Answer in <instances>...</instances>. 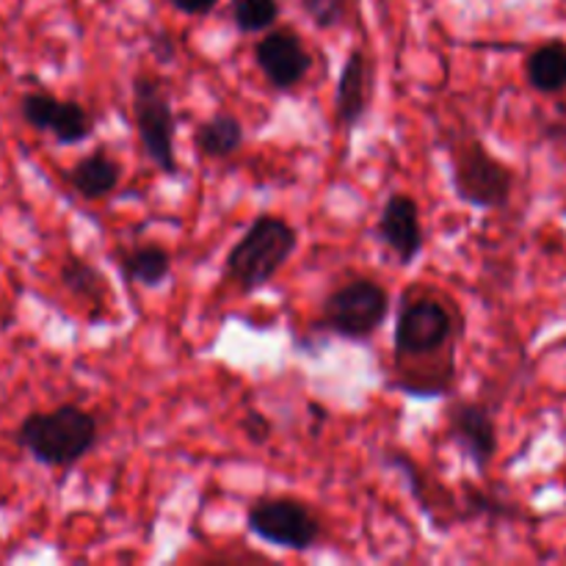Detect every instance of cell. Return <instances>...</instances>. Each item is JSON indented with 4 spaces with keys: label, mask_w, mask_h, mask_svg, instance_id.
Instances as JSON below:
<instances>
[{
    "label": "cell",
    "mask_w": 566,
    "mask_h": 566,
    "mask_svg": "<svg viewBox=\"0 0 566 566\" xmlns=\"http://www.w3.org/2000/svg\"><path fill=\"white\" fill-rule=\"evenodd\" d=\"M14 442L33 462L70 470L99 442V420L77 403H61L50 412L25 415L14 431Z\"/></svg>",
    "instance_id": "cell-1"
},
{
    "label": "cell",
    "mask_w": 566,
    "mask_h": 566,
    "mask_svg": "<svg viewBox=\"0 0 566 566\" xmlns=\"http://www.w3.org/2000/svg\"><path fill=\"white\" fill-rule=\"evenodd\" d=\"M298 247V232L282 216H258L224 260V276L243 293L263 291L276 280Z\"/></svg>",
    "instance_id": "cell-2"
},
{
    "label": "cell",
    "mask_w": 566,
    "mask_h": 566,
    "mask_svg": "<svg viewBox=\"0 0 566 566\" xmlns=\"http://www.w3.org/2000/svg\"><path fill=\"white\" fill-rule=\"evenodd\" d=\"M446 153L457 199L475 210H503L512 202V166L495 158L479 136L448 138Z\"/></svg>",
    "instance_id": "cell-3"
},
{
    "label": "cell",
    "mask_w": 566,
    "mask_h": 566,
    "mask_svg": "<svg viewBox=\"0 0 566 566\" xmlns=\"http://www.w3.org/2000/svg\"><path fill=\"white\" fill-rule=\"evenodd\" d=\"M133 99V125H136L138 142L149 164L166 177L180 171L177 164V114L171 108V97L164 81L153 72H138L130 83Z\"/></svg>",
    "instance_id": "cell-4"
},
{
    "label": "cell",
    "mask_w": 566,
    "mask_h": 566,
    "mask_svg": "<svg viewBox=\"0 0 566 566\" xmlns=\"http://www.w3.org/2000/svg\"><path fill=\"white\" fill-rule=\"evenodd\" d=\"M390 315V293L370 276H354L321 304V329L340 340H368Z\"/></svg>",
    "instance_id": "cell-5"
},
{
    "label": "cell",
    "mask_w": 566,
    "mask_h": 566,
    "mask_svg": "<svg viewBox=\"0 0 566 566\" xmlns=\"http://www.w3.org/2000/svg\"><path fill=\"white\" fill-rule=\"evenodd\" d=\"M459 332L457 310L437 296H418L401 304L392 332V352L398 359L437 357L451 352Z\"/></svg>",
    "instance_id": "cell-6"
},
{
    "label": "cell",
    "mask_w": 566,
    "mask_h": 566,
    "mask_svg": "<svg viewBox=\"0 0 566 566\" xmlns=\"http://www.w3.org/2000/svg\"><path fill=\"white\" fill-rule=\"evenodd\" d=\"M247 528L265 545L291 553H307L324 539V525L313 509L287 495L260 497L249 506Z\"/></svg>",
    "instance_id": "cell-7"
},
{
    "label": "cell",
    "mask_w": 566,
    "mask_h": 566,
    "mask_svg": "<svg viewBox=\"0 0 566 566\" xmlns=\"http://www.w3.org/2000/svg\"><path fill=\"white\" fill-rule=\"evenodd\" d=\"M254 64L263 72L271 88L276 92H291L313 70V53L298 36L296 28L282 25L271 28L254 42Z\"/></svg>",
    "instance_id": "cell-8"
},
{
    "label": "cell",
    "mask_w": 566,
    "mask_h": 566,
    "mask_svg": "<svg viewBox=\"0 0 566 566\" xmlns=\"http://www.w3.org/2000/svg\"><path fill=\"white\" fill-rule=\"evenodd\" d=\"M20 116L28 127L39 133H50L59 144L86 142L94 133L92 111L83 108L75 99H59L44 88H33L20 97Z\"/></svg>",
    "instance_id": "cell-9"
},
{
    "label": "cell",
    "mask_w": 566,
    "mask_h": 566,
    "mask_svg": "<svg viewBox=\"0 0 566 566\" xmlns=\"http://www.w3.org/2000/svg\"><path fill=\"white\" fill-rule=\"evenodd\" d=\"M376 238L396 258L398 265H412L423 254L426 232L420 208L409 193H390L376 221Z\"/></svg>",
    "instance_id": "cell-10"
},
{
    "label": "cell",
    "mask_w": 566,
    "mask_h": 566,
    "mask_svg": "<svg viewBox=\"0 0 566 566\" xmlns=\"http://www.w3.org/2000/svg\"><path fill=\"white\" fill-rule=\"evenodd\" d=\"M448 434L462 448L464 457L475 464L479 473H486L497 453V423L495 415L481 401H457L448 409Z\"/></svg>",
    "instance_id": "cell-11"
},
{
    "label": "cell",
    "mask_w": 566,
    "mask_h": 566,
    "mask_svg": "<svg viewBox=\"0 0 566 566\" xmlns=\"http://www.w3.org/2000/svg\"><path fill=\"white\" fill-rule=\"evenodd\" d=\"M374 103V66L365 50H352L343 61L335 86V119L337 125L354 130L368 116Z\"/></svg>",
    "instance_id": "cell-12"
},
{
    "label": "cell",
    "mask_w": 566,
    "mask_h": 566,
    "mask_svg": "<svg viewBox=\"0 0 566 566\" xmlns=\"http://www.w3.org/2000/svg\"><path fill=\"white\" fill-rule=\"evenodd\" d=\"M59 280L77 302L88 304L92 313H88V321H103L105 313H108L111 304V285L105 282L103 271L92 263V260L81 258V254H70V258L61 263Z\"/></svg>",
    "instance_id": "cell-13"
},
{
    "label": "cell",
    "mask_w": 566,
    "mask_h": 566,
    "mask_svg": "<svg viewBox=\"0 0 566 566\" xmlns=\"http://www.w3.org/2000/svg\"><path fill=\"white\" fill-rule=\"evenodd\" d=\"M66 180L77 197L97 202V199L111 197L119 188L122 164L105 149H97V153H88L81 160H75V166L66 171Z\"/></svg>",
    "instance_id": "cell-14"
},
{
    "label": "cell",
    "mask_w": 566,
    "mask_h": 566,
    "mask_svg": "<svg viewBox=\"0 0 566 566\" xmlns=\"http://www.w3.org/2000/svg\"><path fill=\"white\" fill-rule=\"evenodd\" d=\"M243 122L230 111H216L202 119L193 130V147L208 160H227L241 153L243 147Z\"/></svg>",
    "instance_id": "cell-15"
},
{
    "label": "cell",
    "mask_w": 566,
    "mask_h": 566,
    "mask_svg": "<svg viewBox=\"0 0 566 566\" xmlns=\"http://www.w3.org/2000/svg\"><path fill=\"white\" fill-rule=\"evenodd\" d=\"M525 81L539 94H558L566 88V42L551 39L525 55Z\"/></svg>",
    "instance_id": "cell-16"
},
{
    "label": "cell",
    "mask_w": 566,
    "mask_h": 566,
    "mask_svg": "<svg viewBox=\"0 0 566 566\" xmlns=\"http://www.w3.org/2000/svg\"><path fill=\"white\" fill-rule=\"evenodd\" d=\"M171 252L160 243H138V247L127 249L119 258V269L127 282L142 287H158L169 280L171 274Z\"/></svg>",
    "instance_id": "cell-17"
},
{
    "label": "cell",
    "mask_w": 566,
    "mask_h": 566,
    "mask_svg": "<svg viewBox=\"0 0 566 566\" xmlns=\"http://www.w3.org/2000/svg\"><path fill=\"white\" fill-rule=\"evenodd\" d=\"M232 22L241 33H265L280 20V0H232Z\"/></svg>",
    "instance_id": "cell-18"
},
{
    "label": "cell",
    "mask_w": 566,
    "mask_h": 566,
    "mask_svg": "<svg viewBox=\"0 0 566 566\" xmlns=\"http://www.w3.org/2000/svg\"><path fill=\"white\" fill-rule=\"evenodd\" d=\"M298 6L318 31H335L348 20V0H298Z\"/></svg>",
    "instance_id": "cell-19"
},
{
    "label": "cell",
    "mask_w": 566,
    "mask_h": 566,
    "mask_svg": "<svg viewBox=\"0 0 566 566\" xmlns=\"http://www.w3.org/2000/svg\"><path fill=\"white\" fill-rule=\"evenodd\" d=\"M241 434L247 437L252 446H265V442L271 440V434H274V423H271L263 412H258V409H249L241 418Z\"/></svg>",
    "instance_id": "cell-20"
},
{
    "label": "cell",
    "mask_w": 566,
    "mask_h": 566,
    "mask_svg": "<svg viewBox=\"0 0 566 566\" xmlns=\"http://www.w3.org/2000/svg\"><path fill=\"white\" fill-rule=\"evenodd\" d=\"M171 6H175L180 14H188V17H208L210 11L219 6V0H169Z\"/></svg>",
    "instance_id": "cell-21"
}]
</instances>
